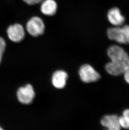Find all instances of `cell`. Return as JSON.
Listing matches in <instances>:
<instances>
[{
    "label": "cell",
    "instance_id": "obj_2",
    "mask_svg": "<svg viewBox=\"0 0 129 130\" xmlns=\"http://www.w3.org/2000/svg\"><path fill=\"white\" fill-rule=\"evenodd\" d=\"M107 36L112 41L121 44H129V25L116 26L107 30Z\"/></svg>",
    "mask_w": 129,
    "mask_h": 130
},
{
    "label": "cell",
    "instance_id": "obj_10",
    "mask_svg": "<svg viewBox=\"0 0 129 130\" xmlns=\"http://www.w3.org/2000/svg\"><path fill=\"white\" fill-rule=\"evenodd\" d=\"M68 77L67 73L63 70H58L54 73L52 75V84L54 87L62 89L66 86Z\"/></svg>",
    "mask_w": 129,
    "mask_h": 130
},
{
    "label": "cell",
    "instance_id": "obj_14",
    "mask_svg": "<svg viewBox=\"0 0 129 130\" xmlns=\"http://www.w3.org/2000/svg\"><path fill=\"white\" fill-rule=\"evenodd\" d=\"M123 74L124 75V79L126 82L129 84V69L127 70Z\"/></svg>",
    "mask_w": 129,
    "mask_h": 130
},
{
    "label": "cell",
    "instance_id": "obj_5",
    "mask_svg": "<svg viewBox=\"0 0 129 130\" xmlns=\"http://www.w3.org/2000/svg\"><path fill=\"white\" fill-rule=\"evenodd\" d=\"M7 33L9 39L15 43L21 42L25 36L24 27L19 23H15L9 26L7 29Z\"/></svg>",
    "mask_w": 129,
    "mask_h": 130
},
{
    "label": "cell",
    "instance_id": "obj_7",
    "mask_svg": "<svg viewBox=\"0 0 129 130\" xmlns=\"http://www.w3.org/2000/svg\"><path fill=\"white\" fill-rule=\"evenodd\" d=\"M107 17L110 23L115 26H120L124 23L125 17L121 13L118 8H113L109 10Z\"/></svg>",
    "mask_w": 129,
    "mask_h": 130
},
{
    "label": "cell",
    "instance_id": "obj_9",
    "mask_svg": "<svg viewBox=\"0 0 129 130\" xmlns=\"http://www.w3.org/2000/svg\"><path fill=\"white\" fill-rule=\"evenodd\" d=\"M102 126L110 130H119L121 128L119 125V117L117 115H106L103 117L101 121Z\"/></svg>",
    "mask_w": 129,
    "mask_h": 130
},
{
    "label": "cell",
    "instance_id": "obj_3",
    "mask_svg": "<svg viewBox=\"0 0 129 130\" xmlns=\"http://www.w3.org/2000/svg\"><path fill=\"white\" fill-rule=\"evenodd\" d=\"M26 27L30 35L37 37L44 34L45 26L42 19L37 16H34L27 21Z\"/></svg>",
    "mask_w": 129,
    "mask_h": 130
},
{
    "label": "cell",
    "instance_id": "obj_11",
    "mask_svg": "<svg viewBox=\"0 0 129 130\" xmlns=\"http://www.w3.org/2000/svg\"><path fill=\"white\" fill-rule=\"evenodd\" d=\"M119 125L121 128L129 129V120L123 116L119 117Z\"/></svg>",
    "mask_w": 129,
    "mask_h": 130
},
{
    "label": "cell",
    "instance_id": "obj_4",
    "mask_svg": "<svg viewBox=\"0 0 129 130\" xmlns=\"http://www.w3.org/2000/svg\"><path fill=\"white\" fill-rule=\"evenodd\" d=\"M79 75L82 81L85 83L94 82L100 78V74L91 65H82L79 70Z\"/></svg>",
    "mask_w": 129,
    "mask_h": 130
},
{
    "label": "cell",
    "instance_id": "obj_16",
    "mask_svg": "<svg viewBox=\"0 0 129 130\" xmlns=\"http://www.w3.org/2000/svg\"><path fill=\"white\" fill-rule=\"evenodd\" d=\"M2 57V55H1V54H0V64H1V63Z\"/></svg>",
    "mask_w": 129,
    "mask_h": 130
},
{
    "label": "cell",
    "instance_id": "obj_1",
    "mask_svg": "<svg viewBox=\"0 0 129 130\" xmlns=\"http://www.w3.org/2000/svg\"><path fill=\"white\" fill-rule=\"evenodd\" d=\"M107 54L111 61L106 64L105 69L110 74L119 76L129 69V55L121 47L111 46L108 49Z\"/></svg>",
    "mask_w": 129,
    "mask_h": 130
},
{
    "label": "cell",
    "instance_id": "obj_12",
    "mask_svg": "<svg viewBox=\"0 0 129 130\" xmlns=\"http://www.w3.org/2000/svg\"><path fill=\"white\" fill-rule=\"evenodd\" d=\"M6 47V43L4 38L0 37V54L3 56Z\"/></svg>",
    "mask_w": 129,
    "mask_h": 130
},
{
    "label": "cell",
    "instance_id": "obj_13",
    "mask_svg": "<svg viewBox=\"0 0 129 130\" xmlns=\"http://www.w3.org/2000/svg\"><path fill=\"white\" fill-rule=\"evenodd\" d=\"M22 1L28 5H34L40 4L43 0H22Z\"/></svg>",
    "mask_w": 129,
    "mask_h": 130
},
{
    "label": "cell",
    "instance_id": "obj_17",
    "mask_svg": "<svg viewBox=\"0 0 129 130\" xmlns=\"http://www.w3.org/2000/svg\"><path fill=\"white\" fill-rule=\"evenodd\" d=\"M0 130H2V128H1V127H0Z\"/></svg>",
    "mask_w": 129,
    "mask_h": 130
},
{
    "label": "cell",
    "instance_id": "obj_15",
    "mask_svg": "<svg viewBox=\"0 0 129 130\" xmlns=\"http://www.w3.org/2000/svg\"><path fill=\"white\" fill-rule=\"evenodd\" d=\"M123 116L129 120V109H126L123 112Z\"/></svg>",
    "mask_w": 129,
    "mask_h": 130
},
{
    "label": "cell",
    "instance_id": "obj_6",
    "mask_svg": "<svg viewBox=\"0 0 129 130\" xmlns=\"http://www.w3.org/2000/svg\"><path fill=\"white\" fill-rule=\"evenodd\" d=\"M17 96L20 102L23 104H30L35 96L33 87L30 84H27L24 87H20L17 91Z\"/></svg>",
    "mask_w": 129,
    "mask_h": 130
},
{
    "label": "cell",
    "instance_id": "obj_8",
    "mask_svg": "<svg viewBox=\"0 0 129 130\" xmlns=\"http://www.w3.org/2000/svg\"><path fill=\"white\" fill-rule=\"evenodd\" d=\"M58 6L55 0H43L41 2L40 11L45 16H54L57 12Z\"/></svg>",
    "mask_w": 129,
    "mask_h": 130
}]
</instances>
